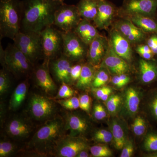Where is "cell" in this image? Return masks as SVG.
Masks as SVG:
<instances>
[{
  "mask_svg": "<svg viewBox=\"0 0 157 157\" xmlns=\"http://www.w3.org/2000/svg\"><path fill=\"white\" fill-rule=\"evenodd\" d=\"M62 4L52 0H25L21 2V31L39 33L47 27L53 25L55 13Z\"/></svg>",
  "mask_w": 157,
  "mask_h": 157,
  "instance_id": "1",
  "label": "cell"
},
{
  "mask_svg": "<svg viewBox=\"0 0 157 157\" xmlns=\"http://www.w3.org/2000/svg\"><path fill=\"white\" fill-rule=\"evenodd\" d=\"M66 131L64 121L60 117L52 118L46 122L34 134L29 146L39 154L52 151Z\"/></svg>",
  "mask_w": 157,
  "mask_h": 157,
  "instance_id": "2",
  "label": "cell"
},
{
  "mask_svg": "<svg viewBox=\"0 0 157 157\" xmlns=\"http://www.w3.org/2000/svg\"><path fill=\"white\" fill-rule=\"evenodd\" d=\"M21 2L0 0V37L12 40L21 30Z\"/></svg>",
  "mask_w": 157,
  "mask_h": 157,
  "instance_id": "3",
  "label": "cell"
},
{
  "mask_svg": "<svg viewBox=\"0 0 157 157\" xmlns=\"http://www.w3.org/2000/svg\"><path fill=\"white\" fill-rule=\"evenodd\" d=\"M0 59L4 69L16 77L29 75L33 68V64L14 44L4 49L1 44Z\"/></svg>",
  "mask_w": 157,
  "mask_h": 157,
  "instance_id": "4",
  "label": "cell"
},
{
  "mask_svg": "<svg viewBox=\"0 0 157 157\" xmlns=\"http://www.w3.org/2000/svg\"><path fill=\"white\" fill-rule=\"evenodd\" d=\"M13 40L14 45L34 65L44 58L40 33L20 31Z\"/></svg>",
  "mask_w": 157,
  "mask_h": 157,
  "instance_id": "5",
  "label": "cell"
},
{
  "mask_svg": "<svg viewBox=\"0 0 157 157\" xmlns=\"http://www.w3.org/2000/svg\"><path fill=\"white\" fill-rule=\"evenodd\" d=\"M54 26L47 27L40 33L43 57L48 61L56 58L63 52V31Z\"/></svg>",
  "mask_w": 157,
  "mask_h": 157,
  "instance_id": "6",
  "label": "cell"
},
{
  "mask_svg": "<svg viewBox=\"0 0 157 157\" xmlns=\"http://www.w3.org/2000/svg\"><path fill=\"white\" fill-rule=\"evenodd\" d=\"M82 19L77 6L63 3L55 13L54 25L64 32L73 31Z\"/></svg>",
  "mask_w": 157,
  "mask_h": 157,
  "instance_id": "7",
  "label": "cell"
},
{
  "mask_svg": "<svg viewBox=\"0 0 157 157\" xmlns=\"http://www.w3.org/2000/svg\"><path fill=\"white\" fill-rule=\"evenodd\" d=\"M62 54L72 62L78 61L87 56L88 45L86 44L73 31L63 32Z\"/></svg>",
  "mask_w": 157,
  "mask_h": 157,
  "instance_id": "8",
  "label": "cell"
},
{
  "mask_svg": "<svg viewBox=\"0 0 157 157\" xmlns=\"http://www.w3.org/2000/svg\"><path fill=\"white\" fill-rule=\"evenodd\" d=\"M28 109L31 116L36 121L50 119L56 110V106L50 99L42 95L33 94L29 101Z\"/></svg>",
  "mask_w": 157,
  "mask_h": 157,
  "instance_id": "9",
  "label": "cell"
},
{
  "mask_svg": "<svg viewBox=\"0 0 157 157\" xmlns=\"http://www.w3.org/2000/svg\"><path fill=\"white\" fill-rule=\"evenodd\" d=\"M87 148L86 142L78 136L64 135L59 140L52 152L56 157H74Z\"/></svg>",
  "mask_w": 157,
  "mask_h": 157,
  "instance_id": "10",
  "label": "cell"
},
{
  "mask_svg": "<svg viewBox=\"0 0 157 157\" xmlns=\"http://www.w3.org/2000/svg\"><path fill=\"white\" fill-rule=\"evenodd\" d=\"M157 9V0H124L121 11L131 16L141 15L152 17Z\"/></svg>",
  "mask_w": 157,
  "mask_h": 157,
  "instance_id": "11",
  "label": "cell"
},
{
  "mask_svg": "<svg viewBox=\"0 0 157 157\" xmlns=\"http://www.w3.org/2000/svg\"><path fill=\"white\" fill-rule=\"evenodd\" d=\"M72 66V62L62 53L49 63V67L57 81L69 85L73 83L70 76Z\"/></svg>",
  "mask_w": 157,
  "mask_h": 157,
  "instance_id": "12",
  "label": "cell"
},
{
  "mask_svg": "<svg viewBox=\"0 0 157 157\" xmlns=\"http://www.w3.org/2000/svg\"><path fill=\"white\" fill-rule=\"evenodd\" d=\"M50 61L45 60L35 70L34 76L37 86L47 94L52 95L56 93L57 87L49 72Z\"/></svg>",
  "mask_w": 157,
  "mask_h": 157,
  "instance_id": "13",
  "label": "cell"
},
{
  "mask_svg": "<svg viewBox=\"0 0 157 157\" xmlns=\"http://www.w3.org/2000/svg\"><path fill=\"white\" fill-rule=\"evenodd\" d=\"M101 67L106 68L115 75L128 73L130 69L127 61L114 52L109 43L108 50L101 62Z\"/></svg>",
  "mask_w": 157,
  "mask_h": 157,
  "instance_id": "14",
  "label": "cell"
},
{
  "mask_svg": "<svg viewBox=\"0 0 157 157\" xmlns=\"http://www.w3.org/2000/svg\"><path fill=\"white\" fill-rule=\"evenodd\" d=\"M32 131L33 126L30 121L19 116L12 118L6 126V131L8 135L16 139L26 138Z\"/></svg>",
  "mask_w": 157,
  "mask_h": 157,
  "instance_id": "15",
  "label": "cell"
},
{
  "mask_svg": "<svg viewBox=\"0 0 157 157\" xmlns=\"http://www.w3.org/2000/svg\"><path fill=\"white\" fill-rule=\"evenodd\" d=\"M109 47L107 39L99 34L89 45L87 57L90 63L94 67L101 63Z\"/></svg>",
  "mask_w": 157,
  "mask_h": 157,
  "instance_id": "16",
  "label": "cell"
},
{
  "mask_svg": "<svg viewBox=\"0 0 157 157\" xmlns=\"http://www.w3.org/2000/svg\"><path fill=\"white\" fill-rule=\"evenodd\" d=\"M116 29L131 43L136 44L142 42L146 37V33L135 25L130 20L122 19L116 23Z\"/></svg>",
  "mask_w": 157,
  "mask_h": 157,
  "instance_id": "17",
  "label": "cell"
},
{
  "mask_svg": "<svg viewBox=\"0 0 157 157\" xmlns=\"http://www.w3.org/2000/svg\"><path fill=\"white\" fill-rule=\"evenodd\" d=\"M109 43L117 55L127 62L132 60V51L130 45L131 43L115 28L110 33Z\"/></svg>",
  "mask_w": 157,
  "mask_h": 157,
  "instance_id": "18",
  "label": "cell"
},
{
  "mask_svg": "<svg viewBox=\"0 0 157 157\" xmlns=\"http://www.w3.org/2000/svg\"><path fill=\"white\" fill-rule=\"evenodd\" d=\"M98 11L94 22L99 29H107L111 24L115 10L114 6L107 0H98Z\"/></svg>",
  "mask_w": 157,
  "mask_h": 157,
  "instance_id": "19",
  "label": "cell"
},
{
  "mask_svg": "<svg viewBox=\"0 0 157 157\" xmlns=\"http://www.w3.org/2000/svg\"><path fill=\"white\" fill-rule=\"evenodd\" d=\"M65 127L66 131H70V135L77 136L85 133L89 128L86 119L73 112H68L65 116Z\"/></svg>",
  "mask_w": 157,
  "mask_h": 157,
  "instance_id": "20",
  "label": "cell"
},
{
  "mask_svg": "<svg viewBox=\"0 0 157 157\" xmlns=\"http://www.w3.org/2000/svg\"><path fill=\"white\" fill-rule=\"evenodd\" d=\"M97 28L89 21L82 19L73 31L89 46L99 34Z\"/></svg>",
  "mask_w": 157,
  "mask_h": 157,
  "instance_id": "21",
  "label": "cell"
},
{
  "mask_svg": "<svg viewBox=\"0 0 157 157\" xmlns=\"http://www.w3.org/2000/svg\"><path fill=\"white\" fill-rule=\"evenodd\" d=\"M140 79L146 84L154 82L157 79V62L154 59H141L139 61Z\"/></svg>",
  "mask_w": 157,
  "mask_h": 157,
  "instance_id": "22",
  "label": "cell"
},
{
  "mask_svg": "<svg viewBox=\"0 0 157 157\" xmlns=\"http://www.w3.org/2000/svg\"><path fill=\"white\" fill-rule=\"evenodd\" d=\"M77 7L82 19L94 21L98 13V0H80Z\"/></svg>",
  "mask_w": 157,
  "mask_h": 157,
  "instance_id": "23",
  "label": "cell"
},
{
  "mask_svg": "<svg viewBox=\"0 0 157 157\" xmlns=\"http://www.w3.org/2000/svg\"><path fill=\"white\" fill-rule=\"evenodd\" d=\"M129 16V20L144 33L157 35V22L152 17L141 15Z\"/></svg>",
  "mask_w": 157,
  "mask_h": 157,
  "instance_id": "24",
  "label": "cell"
},
{
  "mask_svg": "<svg viewBox=\"0 0 157 157\" xmlns=\"http://www.w3.org/2000/svg\"><path fill=\"white\" fill-rule=\"evenodd\" d=\"M28 90V84L27 80L19 83L15 88L10 102L9 108L11 110H16L20 107L25 100Z\"/></svg>",
  "mask_w": 157,
  "mask_h": 157,
  "instance_id": "25",
  "label": "cell"
},
{
  "mask_svg": "<svg viewBox=\"0 0 157 157\" xmlns=\"http://www.w3.org/2000/svg\"><path fill=\"white\" fill-rule=\"evenodd\" d=\"M95 73V67L90 63L83 65L81 74L76 82V87L80 89H85L92 86Z\"/></svg>",
  "mask_w": 157,
  "mask_h": 157,
  "instance_id": "26",
  "label": "cell"
},
{
  "mask_svg": "<svg viewBox=\"0 0 157 157\" xmlns=\"http://www.w3.org/2000/svg\"><path fill=\"white\" fill-rule=\"evenodd\" d=\"M140 97L136 90L133 88L128 89L126 92V107L131 115L137 113L140 104Z\"/></svg>",
  "mask_w": 157,
  "mask_h": 157,
  "instance_id": "27",
  "label": "cell"
},
{
  "mask_svg": "<svg viewBox=\"0 0 157 157\" xmlns=\"http://www.w3.org/2000/svg\"><path fill=\"white\" fill-rule=\"evenodd\" d=\"M111 129L115 147L118 150L121 149L126 142L123 129L115 121H113Z\"/></svg>",
  "mask_w": 157,
  "mask_h": 157,
  "instance_id": "28",
  "label": "cell"
},
{
  "mask_svg": "<svg viewBox=\"0 0 157 157\" xmlns=\"http://www.w3.org/2000/svg\"><path fill=\"white\" fill-rule=\"evenodd\" d=\"M144 147L146 151L157 153V132H149L145 136Z\"/></svg>",
  "mask_w": 157,
  "mask_h": 157,
  "instance_id": "29",
  "label": "cell"
},
{
  "mask_svg": "<svg viewBox=\"0 0 157 157\" xmlns=\"http://www.w3.org/2000/svg\"><path fill=\"white\" fill-rule=\"evenodd\" d=\"M109 79V75L106 70L101 69L96 72L92 86L95 88L102 87L105 85Z\"/></svg>",
  "mask_w": 157,
  "mask_h": 157,
  "instance_id": "30",
  "label": "cell"
},
{
  "mask_svg": "<svg viewBox=\"0 0 157 157\" xmlns=\"http://www.w3.org/2000/svg\"><path fill=\"white\" fill-rule=\"evenodd\" d=\"M57 102L62 107L68 110H75L79 107V98L76 97H72L66 99H59Z\"/></svg>",
  "mask_w": 157,
  "mask_h": 157,
  "instance_id": "31",
  "label": "cell"
},
{
  "mask_svg": "<svg viewBox=\"0 0 157 157\" xmlns=\"http://www.w3.org/2000/svg\"><path fill=\"white\" fill-rule=\"evenodd\" d=\"M91 154L96 157H107L112 155V151L105 145H96L90 148Z\"/></svg>",
  "mask_w": 157,
  "mask_h": 157,
  "instance_id": "32",
  "label": "cell"
},
{
  "mask_svg": "<svg viewBox=\"0 0 157 157\" xmlns=\"http://www.w3.org/2000/svg\"><path fill=\"white\" fill-rule=\"evenodd\" d=\"M132 129L134 134L137 136H141L145 133L147 130V124L143 118L140 116L135 119L132 124Z\"/></svg>",
  "mask_w": 157,
  "mask_h": 157,
  "instance_id": "33",
  "label": "cell"
},
{
  "mask_svg": "<svg viewBox=\"0 0 157 157\" xmlns=\"http://www.w3.org/2000/svg\"><path fill=\"white\" fill-rule=\"evenodd\" d=\"M93 138L97 142L108 143L111 142L113 137L112 132L105 129H100L95 132Z\"/></svg>",
  "mask_w": 157,
  "mask_h": 157,
  "instance_id": "34",
  "label": "cell"
},
{
  "mask_svg": "<svg viewBox=\"0 0 157 157\" xmlns=\"http://www.w3.org/2000/svg\"><path fill=\"white\" fill-rule=\"evenodd\" d=\"M8 71L3 69L0 72V95L2 96L7 92L10 87V77L8 73Z\"/></svg>",
  "mask_w": 157,
  "mask_h": 157,
  "instance_id": "35",
  "label": "cell"
},
{
  "mask_svg": "<svg viewBox=\"0 0 157 157\" xmlns=\"http://www.w3.org/2000/svg\"><path fill=\"white\" fill-rule=\"evenodd\" d=\"M106 106L109 113H114L117 110L121 103V97L118 95H114L109 97L107 101Z\"/></svg>",
  "mask_w": 157,
  "mask_h": 157,
  "instance_id": "36",
  "label": "cell"
},
{
  "mask_svg": "<svg viewBox=\"0 0 157 157\" xmlns=\"http://www.w3.org/2000/svg\"><path fill=\"white\" fill-rule=\"evenodd\" d=\"M15 150L14 145L10 141H1L0 142V157H6L10 156Z\"/></svg>",
  "mask_w": 157,
  "mask_h": 157,
  "instance_id": "37",
  "label": "cell"
},
{
  "mask_svg": "<svg viewBox=\"0 0 157 157\" xmlns=\"http://www.w3.org/2000/svg\"><path fill=\"white\" fill-rule=\"evenodd\" d=\"M73 94H74V91L70 87V85L65 82H63L61 83V85L59 89L56 98L58 100L66 99V98L73 97Z\"/></svg>",
  "mask_w": 157,
  "mask_h": 157,
  "instance_id": "38",
  "label": "cell"
},
{
  "mask_svg": "<svg viewBox=\"0 0 157 157\" xmlns=\"http://www.w3.org/2000/svg\"><path fill=\"white\" fill-rule=\"evenodd\" d=\"M150 100L149 107L151 114L154 120L157 121V90L155 91Z\"/></svg>",
  "mask_w": 157,
  "mask_h": 157,
  "instance_id": "39",
  "label": "cell"
},
{
  "mask_svg": "<svg viewBox=\"0 0 157 157\" xmlns=\"http://www.w3.org/2000/svg\"><path fill=\"white\" fill-rule=\"evenodd\" d=\"M91 98L87 94H83L79 98V107L86 112H90L91 107Z\"/></svg>",
  "mask_w": 157,
  "mask_h": 157,
  "instance_id": "40",
  "label": "cell"
},
{
  "mask_svg": "<svg viewBox=\"0 0 157 157\" xmlns=\"http://www.w3.org/2000/svg\"><path fill=\"white\" fill-rule=\"evenodd\" d=\"M94 117L98 120H102L107 117L105 108L100 104H96L94 108Z\"/></svg>",
  "mask_w": 157,
  "mask_h": 157,
  "instance_id": "41",
  "label": "cell"
},
{
  "mask_svg": "<svg viewBox=\"0 0 157 157\" xmlns=\"http://www.w3.org/2000/svg\"><path fill=\"white\" fill-rule=\"evenodd\" d=\"M82 66L83 65L78 64L74 65L72 66L71 68V73H70V76H71V80L72 82H77L79 78V76L81 74L82 69Z\"/></svg>",
  "mask_w": 157,
  "mask_h": 157,
  "instance_id": "42",
  "label": "cell"
},
{
  "mask_svg": "<svg viewBox=\"0 0 157 157\" xmlns=\"http://www.w3.org/2000/svg\"><path fill=\"white\" fill-rule=\"evenodd\" d=\"M122 149L121 157H130L133 155L134 146L131 141H126Z\"/></svg>",
  "mask_w": 157,
  "mask_h": 157,
  "instance_id": "43",
  "label": "cell"
},
{
  "mask_svg": "<svg viewBox=\"0 0 157 157\" xmlns=\"http://www.w3.org/2000/svg\"><path fill=\"white\" fill-rule=\"evenodd\" d=\"M112 82L118 87H122L126 85L121 79L119 75H115L112 78Z\"/></svg>",
  "mask_w": 157,
  "mask_h": 157,
  "instance_id": "44",
  "label": "cell"
},
{
  "mask_svg": "<svg viewBox=\"0 0 157 157\" xmlns=\"http://www.w3.org/2000/svg\"><path fill=\"white\" fill-rule=\"evenodd\" d=\"M147 44L148 45L151 49L157 45V35L153 34L151 36L147 39Z\"/></svg>",
  "mask_w": 157,
  "mask_h": 157,
  "instance_id": "45",
  "label": "cell"
},
{
  "mask_svg": "<svg viewBox=\"0 0 157 157\" xmlns=\"http://www.w3.org/2000/svg\"><path fill=\"white\" fill-rule=\"evenodd\" d=\"M97 88L98 89L96 90L95 91V94L96 97L100 100L101 97L104 95V94L107 91L109 87H107V86H103L102 87Z\"/></svg>",
  "mask_w": 157,
  "mask_h": 157,
  "instance_id": "46",
  "label": "cell"
},
{
  "mask_svg": "<svg viewBox=\"0 0 157 157\" xmlns=\"http://www.w3.org/2000/svg\"><path fill=\"white\" fill-rule=\"evenodd\" d=\"M143 58V59L146 60L153 59L155 55L152 52H137Z\"/></svg>",
  "mask_w": 157,
  "mask_h": 157,
  "instance_id": "47",
  "label": "cell"
},
{
  "mask_svg": "<svg viewBox=\"0 0 157 157\" xmlns=\"http://www.w3.org/2000/svg\"><path fill=\"white\" fill-rule=\"evenodd\" d=\"M136 51L137 52H152L151 49L147 45H138L136 48Z\"/></svg>",
  "mask_w": 157,
  "mask_h": 157,
  "instance_id": "48",
  "label": "cell"
},
{
  "mask_svg": "<svg viewBox=\"0 0 157 157\" xmlns=\"http://www.w3.org/2000/svg\"><path fill=\"white\" fill-rule=\"evenodd\" d=\"M111 93H112V90H111L110 88L109 87V88L108 89L107 91L104 94V95L101 97L100 100L104 101H107L108 100V98H109V95L111 94Z\"/></svg>",
  "mask_w": 157,
  "mask_h": 157,
  "instance_id": "49",
  "label": "cell"
},
{
  "mask_svg": "<svg viewBox=\"0 0 157 157\" xmlns=\"http://www.w3.org/2000/svg\"><path fill=\"white\" fill-rule=\"evenodd\" d=\"M90 155L88 152L86 151V149L81 151L78 155H76V157H89Z\"/></svg>",
  "mask_w": 157,
  "mask_h": 157,
  "instance_id": "50",
  "label": "cell"
},
{
  "mask_svg": "<svg viewBox=\"0 0 157 157\" xmlns=\"http://www.w3.org/2000/svg\"><path fill=\"white\" fill-rule=\"evenodd\" d=\"M54 2H57L63 3L64 0H52Z\"/></svg>",
  "mask_w": 157,
  "mask_h": 157,
  "instance_id": "51",
  "label": "cell"
}]
</instances>
